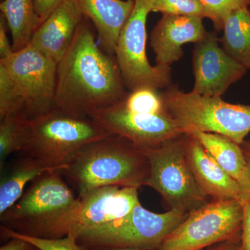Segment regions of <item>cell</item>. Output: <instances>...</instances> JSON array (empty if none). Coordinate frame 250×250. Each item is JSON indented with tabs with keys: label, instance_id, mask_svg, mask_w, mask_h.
<instances>
[{
	"label": "cell",
	"instance_id": "obj_1",
	"mask_svg": "<svg viewBox=\"0 0 250 250\" xmlns=\"http://www.w3.org/2000/svg\"><path fill=\"white\" fill-rule=\"evenodd\" d=\"M91 23L83 18L57 63L54 109L81 118L121 103L128 95L116 57L97 43Z\"/></svg>",
	"mask_w": 250,
	"mask_h": 250
},
{
	"label": "cell",
	"instance_id": "obj_2",
	"mask_svg": "<svg viewBox=\"0 0 250 250\" xmlns=\"http://www.w3.org/2000/svg\"><path fill=\"white\" fill-rule=\"evenodd\" d=\"M61 170L46 171L0 215L1 226L26 236L59 238L71 232L81 208Z\"/></svg>",
	"mask_w": 250,
	"mask_h": 250
},
{
	"label": "cell",
	"instance_id": "obj_3",
	"mask_svg": "<svg viewBox=\"0 0 250 250\" xmlns=\"http://www.w3.org/2000/svg\"><path fill=\"white\" fill-rule=\"evenodd\" d=\"M62 172L76 188L81 198L100 187L146 186L149 163L131 141L111 134L85 145Z\"/></svg>",
	"mask_w": 250,
	"mask_h": 250
},
{
	"label": "cell",
	"instance_id": "obj_4",
	"mask_svg": "<svg viewBox=\"0 0 250 250\" xmlns=\"http://www.w3.org/2000/svg\"><path fill=\"white\" fill-rule=\"evenodd\" d=\"M164 114L183 134L213 133L241 145L250 133V104H231L221 97L186 93L177 85L161 92Z\"/></svg>",
	"mask_w": 250,
	"mask_h": 250
},
{
	"label": "cell",
	"instance_id": "obj_5",
	"mask_svg": "<svg viewBox=\"0 0 250 250\" xmlns=\"http://www.w3.org/2000/svg\"><path fill=\"white\" fill-rule=\"evenodd\" d=\"M110 134L89 117L70 116L54 109L27 120V142L22 152L44 167L62 171L85 145Z\"/></svg>",
	"mask_w": 250,
	"mask_h": 250
},
{
	"label": "cell",
	"instance_id": "obj_6",
	"mask_svg": "<svg viewBox=\"0 0 250 250\" xmlns=\"http://www.w3.org/2000/svg\"><path fill=\"white\" fill-rule=\"evenodd\" d=\"M185 139L186 134H182L141 149L149 163L146 186L159 192L170 210L189 214L208 201L188 164Z\"/></svg>",
	"mask_w": 250,
	"mask_h": 250
},
{
	"label": "cell",
	"instance_id": "obj_7",
	"mask_svg": "<svg viewBox=\"0 0 250 250\" xmlns=\"http://www.w3.org/2000/svg\"><path fill=\"white\" fill-rule=\"evenodd\" d=\"M188 215L174 209L153 213L140 203L123 218L81 233L77 241L85 248L116 247L156 250Z\"/></svg>",
	"mask_w": 250,
	"mask_h": 250
},
{
	"label": "cell",
	"instance_id": "obj_8",
	"mask_svg": "<svg viewBox=\"0 0 250 250\" xmlns=\"http://www.w3.org/2000/svg\"><path fill=\"white\" fill-rule=\"evenodd\" d=\"M243 209L237 200H212L188 215L156 250H204L241 241Z\"/></svg>",
	"mask_w": 250,
	"mask_h": 250
},
{
	"label": "cell",
	"instance_id": "obj_9",
	"mask_svg": "<svg viewBox=\"0 0 250 250\" xmlns=\"http://www.w3.org/2000/svg\"><path fill=\"white\" fill-rule=\"evenodd\" d=\"M152 0H135L134 10L122 29L116 57L125 87L130 92L142 88L158 90L172 85L171 67L149 63L146 54L148 15Z\"/></svg>",
	"mask_w": 250,
	"mask_h": 250
},
{
	"label": "cell",
	"instance_id": "obj_10",
	"mask_svg": "<svg viewBox=\"0 0 250 250\" xmlns=\"http://www.w3.org/2000/svg\"><path fill=\"white\" fill-rule=\"evenodd\" d=\"M24 104V115L31 121L54 110L57 63L29 44L0 60Z\"/></svg>",
	"mask_w": 250,
	"mask_h": 250
},
{
	"label": "cell",
	"instance_id": "obj_11",
	"mask_svg": "<svg viewBox=\"0 0 250 250\" xmlns=\"http://www.w3.org/2000/svg\"><path fill=\"white\" fill-rule=\"evenodd\" d=\"M219 42L215 31H207L205 37L195 43L192 60L195 77L192 93L222 97L246 75L248 69L230 57Z\"/></svg>",
	"mask_w": 250,
	"mask_h": 250
},
{
	"label": "cell",
	"instance_id": "obj_12",
	"mask_svg": "<svg viewBox=\"0 0 250 250\" xmlns=\"http://www.w3.org/2000/svg\"><path fill=\"white\" fill-rule=\"evenodd\" d=\"M111 134L123 136L141 148L153 147L183 134L166 114H143L128 110L123 102L89 115Z\"/></svg>",
	"mask_w": 250,
	"mask_h": 250
},
{
	"label": "cell",
	"instance_id": "obj_13",
	"mask_svg": "<svg viewBox=\"0 0 250 250\" xmlns=\"http://www.w3.org/2000/svg\"><path fill=\"white\" fill-rule=\"evenodd\" d=\"M138 189L111 186L98 188L85 194L80 198V213L69 234L77 238L84 231L129 214L140 204Z\"/></svg>",
	"mask_w": 250,
	"mask_h": 250
},
{
	"label": "cell",
	"instance_id": "obj_14",
	"mask_svg": "<svg viewBox=\"0 0 250 250\" xmlns=\"http://www.w3.org/2000/svg\"><path fill=\"white\" fill-rule=\"evenodd\" d=\"M203 20L193 16L162 15L150 34L156 65L170 67L183 57L185 44L202 41L207 33Z\"/></svg>",
	"mask_w": 250,
	"mask_h": 250
},
{
	"label": "cell",
	"instance_id": "obj_15",
	"mask_svg": "<svg viewBox=\"0 0 250 250\" xmlns=\"http://www.w3.org/2000/svg\"><path fill=\"white\" fill-rule=\"evenodd\" d=\"M83 18L77 0H65L41 23L30 43L58 63L71 45Z\"/></svg>",
	"mask_w": 250,
	"mask_h": 250
},
{
	"label": "cell",
	"instance_id": "obj_16",
	"mask_svg": "<svg viewBox=\"0 0 250 250\" xmlns=\"http://www.w3.org/2000/svg\"><path fill=\"white\" fill-rule=\"evenodd\" d=\"M185 151L189 167L206 196L214 200L241 201V188L238 184L191 134H186Z\"/></svg>",
	"mask_w": 250,
	"mask_h": 250
},
{
	"label": "cell",
	"instance_id": "obj_17",
	"mask_svg": "<svg viewBox=\"0 0 250 250\" xmlns=\"http://www.w3.org/2000/svg\"><path fill=\"white\" fill-rule=\"evenodd\" d=\"M81 12L89 20L106 53L115 55L117 42L127 22L135 0H77Z\"/></svg>",
	"mask_w": 250,
	"mask_h": 250
},
{
	"label": "cell",
	"instance_id": "obj_18",
	"mask_svg": "<svg viewBox=\"0 0 250 250\" xmlns=\"http://www.w3.org/2000/svg\"><path fill=\"white\" fill-rule=\"evenodd\" d=\"M190 134L200 141L224 170L236 181L241 188L242 195L248 184V170L240 145L223 135L200 131Z\"/></svg>",
	"mask_w": 250,
	"mask_h": 250
},
{
	"label": "cell",
	"instance_id": "obj_19",
	"mask_svg": "<svg viewBox=\"0 0 250 250\" xmlns=\"http://www.w3.org/2000/svg\"><path fill=\"white\" fill-rule=\"evenodd\" d=\"M54 170L44 167L35 158L24 154L12 163L1 176L0 182V215L13 207L24 192L26 185L46 171Z\"/></svg>",
	"mask_w": 250,
	"mask_h": 250
},
{
	"label": "cell",
	"instance_id": "obj_20",
	"mask_svg": "<svg viewBox=\"0 0 250 250\" xmlns=\"http://www.w3.org/2000/svg\"><path fill=\"white\" fill-rule=\"evenodd\" d=\"M0 10L11 32L14 52L29 45L34 32L41 24L36 13L34 0H3Z\"/></svg>",
	"mask_w": 250,
	"mask_h": 250
},
{
	"label": "cell",
	"instance_id": "obj_21",
	"mask_svg": "<svg viewBox=\"0 0 250 250\" xmlns=\"http://www.w3.org/2000/svg\"><path fill=\"white\" fill-rule=\"evenodd\" d=\"M219 39L223 48L243 66L250 70V7L233 11L225 21Z\"/></svg>",
	"mask_w": 250,
	"mask_h": 250
},
{
	"label": "cell",
	"instance_id": "obj_22",
	"mask_svg": "<svg viewBox=\"0 0 250 250\" xmlns=\"http://www.w3.org/2000/svg\"><path fill=\"white\" fill-rule=\"evenodd\" d=\"M27 136V119L22 113L11 114L0 123V168H4L8 156L23 152Z\"/></svg>",
	"mask_w": 250,
	"mask_h": 250
},
{
	"label": "cell",
	"instance_id": "obj_23",
	"mask_svg": "<svg viewBox=\"0 0 250 250\" xmlns=\"http://www.w3.org/2000/svg\"><path fill=\"white\" fill-rule=\"evenodd\" d=\"M125 107L134 113L164 114L161 92L150 88H142L129 92L123 101Z\"/></svg>",
	"mask_w": 250,
	"mask_h": 250
},
{
	"label": "cell",
	"instance_id": "obj_24",
	"mask_svg": "<svg viewBox=\"0 0 250 250\" xmlns=\"http://www.w3.org/2000/svg\"><path fill=\"white\" fill-rule=\"evenodd\" d=\"M24 110L22 97L4 67L0 65V119L16 113L24 114Z\"/></svg>",
	"mask_w": 250,
	"mask_h": 250
},
{
	"label": "cell",
	"instance_id": "obj_25",
	"mask_svg": "<svg viewBox=\"0 0 250 250\" xmlns=\"http://www.w3.org/2000/svg\"><path fill=\"white\" fill-rule=\"evenodd\" d=\"M205 9L206 18L213 22L215 30L223 31L227 18L233 11L250 7V0H200Z\"/></svg>",
	"mask_w": 250,
	"mask_h": 250
},
{
	"label": "cell",
	"instance_id": "obj_26",
	"mask_svg": "<svg viewBox=\"0 0 250 250\" xmlns=\"http://www.w3.org/2000/svg\"><path fill=\"white\" fill-rule=\"evenodd\" d=\"M1 236L7 240L12 237L22 238L35 245L41 250H87L85 247L81 246L77 241V237L72 234L59 238H38L15 232L1 225Z\"/></svg>",
	"mask_w": 250,
	"mask_h": 250
},
{
	"label": "cell",
	"instance_id": "obj_27",
	"mask_svg": "<svg viewBox=\"0 0 250 250\" xmlns=\"http://www.w3.org/2000/svg\"><path fill=\"white\" fill-rule=\"evenodd\" d=\"M152 12L206 18L200 0H152Z\"/></svg>",
	"mask_w": 250,
	"mask_h": 250
},
{
	"label": "cell",
	"instance_id": "obj_28",
	"mask_svg": "<svg viewBox=\"0 0 250 250\" xmlns=\"http://www.w3.org/2000/svg\"><path fill=\"white\" fill-rule=\"evenodd\" d=\"M7 22L2 14H0V60L9 58L14 53L13 45L10 43L7 31Z\"/></svg>",
	"mask_w": 250,
	"mask_h": 250
},
{
	"label": "cell",
	"instance_id": "obj_29",
	"mask_svg": "<svg viewBox=\"0 0 250 250\" xmlns=\"http://www.w3.org/2000/svg\"><path fill=\"white\" fill-rule=\"evenodd\" d=\"M241 250H250V200L243 204Z\"/></svg>",
	"mask_w": 250,
	"mask_h": 250
},
{
	"label": "cell",
	"instance_id": "obj_30",
	"mask_svg": "<svg viewBox=\"0 0 250 250\" xmlns=\"http://www.w3.org/2000/svg\"><path fill=\"white\" fill-rule=\"evenodd\" d=\"M65 0H34L36 14L41 22L47 19L49 14Z\"/></svg>",
	"mask_w": 250,
	"mask_h": 250
},
{
	"label": "cell",
	"instance_id": "obj_31",
	"mask_svg": "<svg viewBox=\"0 0 250 250\" xmlns=\"http://www.w3.org/2000/svg\"><path fill=\"white\" fill-rule=\"evenodd\" d=\"M8 240L7 243L1 246L0 250H41L35 245L22 238L12 237Z\"/></svg>",
	"mask_w": 250,
	"mask_h": 250
},
{
	"label": "cell",
	"instance_id": "obj_32",
	"mask_svg": "<svg viewBox=\"0 0 250 250\" xmlns=\"http://www.w3.org/2000/svg\"><path fill=\"white\" fill-rule=\"evenodd\" d=\"M243 154L248 165V182L246 188L242 192L241 203L243 205L244 202L250 200V140H245L243 143L240 145Z\"/></svg>",
	"mask_w": 250,
	"mask_h": 250
},
{
	"label": "cell",
	"instance_id": "obj_33",
	"mask_svg": "<svg viewBox=\"0 0 250 250\" xmlns=\"http://www.w3.org/2000/svg\"><path fill=\"white\" fill-rule=\"evenodd\" d=\"M205 250H241V241H227L221 242Z\"/></svg>",
	"mask_w": 250,
	"mask_h": 250
},
{
	"label": "cell",
	"instance_id": "obj_34",
	"mask_svg": "<svg viewBox=\"0 0 250 250\" xmlns=\"http://www.w3.org/2000/svg\"><path fill=\"white\" fill-rule=\"evenodd\" d=\"M87 250H140L133 248H116V247H99V248H86Z\"/></svg>",
	"mask_w": 250,
	"mask_h": 250
},
{
	"label": "cell",
	"instance_id": "obj_35",
	"mask_svg": "<svg viewBox=\"0 0 250 250\" xmlns=\"http://www.w3.org/2000/svg\"></svg>",
	"mask_w": 250,
	"mask_h": 250
}]
</instances>
